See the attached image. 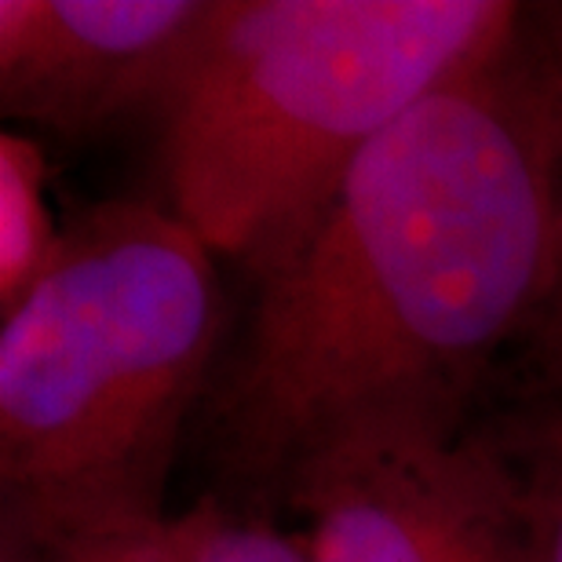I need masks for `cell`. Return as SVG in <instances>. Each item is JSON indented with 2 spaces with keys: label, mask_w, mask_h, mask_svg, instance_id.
<instances>
[{
  "label": "cell",
  "mask_w": 562,
  "mask_h": 562,
  "mask_svg": "<svg viewBox=\"0 0 562 562\" xmlns=\"http://www.w3.org/2000/svg\"><path fill=\"white\" fill-rule=\"evenodd\" d=\"M559 256V139L515 41L395 121L256 278L220 409L238 468L289 482L340 446L457 438L486 369L541 329Z\"/></svg>",
  "instance_id": "6da1fadb"
},
{
  "label": "cell",
  "mask_w": 562,
  "mask_h": 562,
  "mask_svg": "<svg viewBox=\"0 0 562 562\" xmlns=\"http://www.w3.org/2000/svg\"><path fill=\"white\" fill-rule=\"evenodd\" d=\"M504 0H220L161 114L168 209L260 278L384 132L519 41Z\"/></svg>",
  "instance_id": "7a4b0ae2"
},
{
  "label": "cell",
  "mask_w": 562,
  "mask_h": 562,
  "mask_svg": "<svg viewBox=\"0 0 562 562\" xmlns=\"http://www.w3.org/2000/svg\"><path fill=\"white\" fill-rule=\"evenodd\" d=\"M216 336V252L172 209L106 201L63 231L48 274L0 322L8 541L161 515Z\"/></svg>",
  "instance_id": "3957f363"
},
{
  "label": "cell",
  "mask_w": 562,
  "mask_h": 562,
  "mask_svg": "<svg viewBox=\"0 0 562 562\" xmlns=\"http://www.w3.org/2000/svg\"><path fill=\"white\" fill-rule=\"evenodd\" d=\"M311 562H526L508 471L457 438H376L285 482Z\"/></svg>",
  "instance_id": "277c9868"
},
{
  "label": "cell",
  "mask_w": 562,
  "mask_h": 562,
  "mask_svg": "<svg viewBox=\"0 0 562 562\" xmlns=\"http://www.w3.org/2000/svg\"><path fill=\"white\" fill-rule=\"evenodd\" d=\"M220 0H0L4 114L85 136L161 106Z\"/></svg>",
  "instance_id": "5b68a950"
},
{
  "label": "cell",
  "mask_w": 562,
  "mask_h": 562,
  "mask_svg": "<svg viewBox=\"0 0 562 562\" xmlns=\"http://www.w3.org/2000/svg\"><path fill=\"white\" fill-rule=\"evenodd\" d=\"M19 548H33L37 562H311L303 541L220 508L161 512L110 530Z\"/></svg>",
  "instance_id": "8992f818"
},
{
  "label": "cell",
  "mask_w": 562,
  "mask_h": 562,
  "mask_svg": "<svg viewBox=\"0 0 562 562\" xmlns=\"http://www.w3.org/2000/svg\"><path fill=\"white\" fill-rule=\"evenodd\" d=\"M63 231L44 201V157L22 132L0 136V314L11 311L59 256Z\"/></svg>",
  "instance_id": "52a82bcc"
},
{
  "label": "cell",
  "mask_w": 562,
  "mask_h": 562,
  "mask_svg": "<svg viewBox=\"0 0 562 562\" xmlns=\"http://www.w3.org/2000/svg\"><path fill=\"white\" fill-rule=\"evenodd\" d=\"M497 460L515 493L526 562H562V406L541 420L522 464Z\"/></svg>",
  "instance_id": "ba28073f"
},
{
  "label": "cell",
  "mask_w": 562,
  "mask_h": 562,
  "mask_svg": "<svg viewBox=\"0 0 562 562\" xmlns=\"http://www.w3.org/2000/svg\"><path fill=\"white\" fill-rule=\"evenodd\" d=\"M533 66L537 77H541L548 114H552V128L559 139V157H562V15L552 19V33H548V44L537 48Z\"/></svg>",
  "instance_id": "9c48e42d"
},
{
  "label": "cell",
  "mask_w": 562,
  "mask_h": 562,
  "mask_svg": "<svg viewBox=\"0 0 562 562\" xmlns=\"http://www.w3.org/2000/svg\"><path fill=\"white\" fill-rule=\"evenodd\" d=\"M537 336H544V351H548V366H552V376L562 387V256H559V281L552 292V303L544 311V322Z\"/></svg>",
  "instance_id": "30bf717a"
}]
</instances>
